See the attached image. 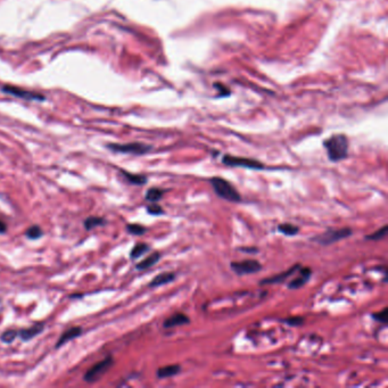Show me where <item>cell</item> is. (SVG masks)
Returning <instances> with one entry per match:
<instances>
[{
    "label": "cell",
    "instance_id": "484cf974",
    "mask_svg": "<svg viewBox=\"0 0 388 388\" xmlns=\"http://www.w3.org/2000/svg\"><path fill=\"white\" fill-rule=\"evenodd\" d=\"M374 319L379 321V322H382V323L386 324L387 321H388V309L385 308L382 312L375 313L374 314Z\"/></svg>",
    "mask_w": 388,
    "mask_h": 388
},
{
    "label": "cell",
    "instance_id": "52a82bcc",
    "mask_svg": "<svg viewBox=\"0 0 388 388\" xmlns=\"http://www.w3.org/2000/svg\"><path fill=\"white\" fill-rule=\"evenodd\" d=\"M230 266L232 271L239 275L256 273L262 267V265L256 259H244V261L239 262H232Z\"/></svg>",
    "mask_w": 388,
    "mask_h": 388
},
{
    "label": "cell",
    "instance_id": "7c38bea8",
    "mask_svg": "<svg viewBox=\"0 0 388 388\" xmlns=\"http://www.w3.org/2000/svg\"><path fill=\"white\" fill-rule=\"evenodd\" d=\"M190 322V319L187 317L185 316L184 313H177V314H173L172 317L168 318L164 321V328H174V327H178V325H184V324H187Z\"/></svg>",
    "mask_w": 388,
    "mask_h": 388
},
{
    "label": "cell",
    "instance_id": "44dd1931",
    "mask_svg": "<svg viewBox=\"0 0 388 388\" xmlns=\"http://www.w3.org/2000/svg\"><path fill=\"white\" fill-rule=\"evenodd\" d=\"M278 230L286 236H295L297 235V232L300 231V229L292 223H282L278 227Z\"/></svg>",
    "mask_w": 388,
    "mask_h": 388
},
{
    "label": "cell",
    "instance_id": "2e32d148",
    "mask_svg": "<svg viewBox=\"0 0 388 388\" xmlns=\"http://www.w3.org/2000/svg\"><path fill=\"white\" fill-rule=\"evenodd\" d=\"M3 90H5L7 94H10V95H14L16 97H21V98H29V99H39L40 97H39V95H36V94H32V92L30 91H25V90H22V89L19 88H15V87H3Z\"/></svg>",
    "mask_w": 388,
    "mask_h": 388
},
{
    "label": "cell",
    "instance_id": "f1b7e54d",
    "mask_svg": "<svg viewBox=\"0 0 388 388\" xmlns=\"http://www.w3.org/2000/svg\"><path fill=\"white\" fill-rule=\"evenodd\" d=\"M240 250H242L243 252H246V253H258L259 252L258 248H253V247L252 248H240Z\"/></svg>",
    "mask_w": 388,
    "mask_h": 388
},
{
    "label": "cell",
    "instance_id": "ac0fdd59",
    "mask_svg": "<svg viewBox=\"0 0 388 388\" xmlns=\"http://www.w3.org/2000/svg\"><path fill=\"white\" fill-rule=\"evenodd\" d=\"M149 245H147V244L145 243H140V244H137L132 250H131V253H130V258L132 259H139L140 256H142L145 253H147V252L149 251Z\"/></svg>",
    "mask_w": 388,
    "mask_h": 388
},
{
    "label": "cell",
    "instance_id": "5bb4252c",
    "mask_svg": "<svg viewBox=\"0 0 388 388\" xmlns=\"http://www.w3.org/2000/svg\"><path fill=\"white\" fill-rule=\"evenodd\" d=\"M160 259H161V254L158 253V252H155V253H152L149 256H147V258L145 259H142L141 262H139L138 264L135 265V267H137V270L139 271L147 270L156 264V263L160 261Z\"/></svg>",
    "mask_w": 388,
    "mask_h": 388
},
{
    "label": "cell",
    "instance_id": "9a60e30c",
    "mask_svg": "<svg viewBox=\"0 0 388 388\" xmlns=\"http://www.w3.org/2000/svg\"><path fill=\"white\" fill-rule=\"evenodd\" d=\"M180 372V366L178 364H171V366H166V367H162L157 370V377L160 379H165V378H170L173 377V376L178 375Z\"/></svg>",
    "mask_w": 388,
    "mask_h": 388
},
{
    "label": "cell",
    "instance_id": "f546056e",
    "mask_svg": "<svg viewBox=\"0 0 388 388\" xmlns=\"http://www.w3.org/2000/svg\"><path fill=\"white\" fill-rule=\"evenodd\" d=\"M7 231V227L6 224L2 222V221H0V235L1 234H5V232Z\"/></svg>",
    "mask_w": 388,
    "mask_h": 388
},
{
    "label": "cell",
    "instance_id": "ba28073f",
    "mask_svg": "<svg viewBox=\"0 0 388 388\" xmlns=\"http://www.w3.org/2000/svg\"><path fill=\"white\" fill-rule=\"evenodd\" d=\"M300 270V273L295 279H293L292 281L288 284V288L289 289H298L301 287H303L306 282L309 281L310 277H311V270L309 267H303V269H298Z\"/></svg>",
    "mask_w": 388,
    "mask_h": 388
},
{
    "label": "cell",
    "instance_id": "8992f818",
    "mask_svg": "<svg viewBox=\"0 0 388 388\" xmlns=\"http://www.w3.org/2000/svg\"><path fill=\"white\" fill-rule=\"evenodd\" d=\"M107 148L113 150L116 153H123V154H133V155H142L148 153L150 150V146L143 145V143L139 142H132V143H126V145H119V143H111L107 145Z\"/></svg>",
    "mask_w": 388,
    "mask_h": 388
},
{
    "label": "cell",
    "instance_id": "ffe728a7",
    "mask_svg": "<svg viewBox=\"0 0 388 388\" xmlns=\"http://www.w3.org/2000/svg\"><path fill=\"white\" fill-rule=\"evenodd\" d=\"M163 195H164V190L158 189V188H150L148 192L146 193V199L152 203H156L160 199H162Z\"/></svg>",
    "mask_w": 388,
    "mask_h": 388
},
{
    "label": "cell",
    "instance_id": "83f0119b",
    "mask_svg": "<svg viewBox=\"0 0 388 388\" xmlns=\"http://www.w3.org/2000/svg\"><path fill=\"white\" fill-rule=\"evenodd\" d=\"M285 322L288 325H293V327H295V325L303 324L304 319L301 317H293V318H288V319H286Z\"/></svg>",
    "mask_w": 388,
    "mask_h": 388
},
{
    "label": "cell",
    "instance_id": "7a4b0ae2",
    "mask_svg": "<svg viewBox=\"0 0 388 388\" xmlns=\"http://www.w3.org/2000/svg\"><path fill=\"white\" fill-rule=\"evenodd\" d=\"M209 182H211L213 189H214L215 194L218 196H220L221 198L226 199L228 201H240L242 200V196L238 193L234 186H232L230 182L227 181L226 179L220 177H214L209 179Z\"/></svg>",
    "mask_w": 388,
    "mask_h": 388
},
{
    "label": "cell",
    "instance_id": "8fae6325",
    "mask_svg": "<svg viewBox=\"0 0 388 388\" xmlns=\"http://www.w3.org/2000/svg\"><path fill=\"white\" fill-rule=\"evenodd\" d=\"M44 329H45L44 323H36V324H33L32 327L19 330L18 336L21 337L22 340H30V339L34 338L36 336H38L39 333L44 330Z\"/></svg>",
    "mask_w": 388,
    "mask_h": 388
},
{
    "label": "cell",
    "instance_id": "e0dca14e",
    "mask_svg": "<svg viewBox=\"0 0 388 388\" xmlns=\"http://www.w3.org/2000/svg\"><path fill=\"white\" fill-rule=\"evenodd\" d=\"M106 223V220L103 218H99V216H89L84 220L83 226L87 230H91V229H95L97 227L104 226Z\"/></svg>",
    "mask_w": 388,
    "mask_h": 388
},
{
    "label": "cell",
    "instance_id": "603a6c76",
    "mask_svg": "<svg viewBox=\"0 0 388 388\" xmlns=\"http://www.w3.org/2000/svg\"><path fill=\"white\" fill-rule=\"evenodd\" d=\"M146 230L147 229L145 227H142L141 224H138V223H130L127 226V231L134 236H141L145 234Z\"/></svg>",
    "mask_w": 388,
    "mask_h": 388
},
{
    "label": "cell",
    "instance_id": "4316f807",
    "mask_svg": "<svg viewBox=\"0 0 388 388\" xmlns=\"http://www.w3.org/2000/svg\"><path fill=\"white\" fill-rule=\"evenodd\" d=\"M147 212H148L149 214H152V215H161V214H163V213H164L163 208L157 204L149 205V206L147 207Z\"/></svg>",
    "mask_w": 388,
    "mask_h": 388
},
{
    "label": "cell",
    "instance_id": "d6986e66",
    "mask_svg": "<svg viewBox=\"0 0 388 388\" xmlns=\"http://www.w3.org/2000/svg\"><path fill=\"white\" fill-rule=\"evenodd\" d=\"M122 173H123V176L126 177V179L133 185L141 186V185H145L147 182L146 177L140 176V174H132V173L126 172V171H122Z\"/></svg>",
    "mask_w": 388,
    "mask_h": 388
},
{
    "label": "cell",
    "instance_id": "3957f363",
    "mask_svg": "<svg viewBox=\"0 0 388 388\" xmlns=\"http://www.w3.org/2000/svg\"><path fill=\"white\" fill-rule=\"evenodd\" d=\"M351 235L352 230L350 228L331 229V230H328L323 232V234L314 237L312 240L320 244V245H330V244L338 242V240L347 238V237H350Z\"/></svg>",
    "mask_w": 388,
    "mask_h": 388
},
{
    "label": "cell",
    "instance_id": "d4e9b609",
    "mask_svg": "<svg viewBox=\"0 0 388 388\" xmlns=\"http://www.w3.org/2000/svg\"><path fill=\"white\" fill-rule=\"evenodd\" d=\"M17 336H18V331H16V330H7V331H5V332L2 333L0 338H1V340L3 341V343L10 344V343H13V341L15 340V338H16Z\"/></svg>",
    "mask_w": 388,
    "mask_h": 388
},
{
    "label": "cell",
    "instance_id": "4fadbf2b",
    "mask_svg": "<svg viewBox=\"0 0 388 388\" xmlns=\"http://www.w3.org/2000/svg\"><path fill=\"white\" fill-rule=\"evenodd\" d=\"M174 279H176V274L173 272H163L161 274L156 275V277L149 282L148 286L150 288H156V287L170 284V282L174 281Z\"/></svg>",
    "mask_w": 388,
    "mask_h": 388
},
{
    "label": "cell",
    "instance_id": "cb8c5ba5",
    "mask_svg": "<svg viewBox=\"0 0 388 388\" xmlns=\"http://www.w3.org/2000/svg\"><path fill=\"white\" fill-rule=\"evenodd\" d=\"M387 230H388V226H384L380 229H378L377 231H375L374 234L367 236L366 238L369 239V240H376V242H377V240L383 239L384 237L387 235Z\"/></svg>",
    "mask_w": 388,
    "mask_h": 388
},
{
    "label": "cell",
    "instance_id": "30bf717a",
    "mask_svg": "<svg viewBox=\"0 0 388 388\" xmlns=\"http://www.w3.org/2000/svg\"><path fill=\"white\" fill-rule=\"evenodd\" d=\"M300 267H301L300 264L294 265L293 267H290L289 270L285 271V272L279 273V274H275V275H273V277H270V278H265L264 280H263V281L261 282V284H262V285H265V284H278V282L285 281L286 279H288V278L290 277V275H293L295 272H296V271H297L298 269H300Z\"/></svg>",
    "mask_w": 388,
    "mask_h": 388
},
{
    "label": "cell",
    "instance_id": "9c48e42d",
    "mask_svg": "<svg viewBox=\"0 0 388 388\" xmlns=\"http://www.w3.org/2000/svg\"><path fill=\"white\" fill-rule=\"evenodd\" d=\"M81 333H82V328L81 327L69 328L68 330L62 333V336L60 337V339H58L56 344V348H60L61 346H63L64 344H67L69 340L77 338V337L81 336Z\"/></svg>",
    "mask_w": 388,
    "mask_h": 388
},
{
    "label": "cell",
    "instance_id": "7402d4cb",
    "mask_svg": "<svg viewBox=\"0 0 388 388\" xmlns=\"http://www.w3.org/2000/svg\"><path fill=\"white\" fill-rule=\"evenodd\" d=\"M25 236L31 240H37L44 236V231H42V229L39 226H32L26 230Z\"/></svg>",
    "mask_w": 388,
    "mask_h": 388
},
{
    "label": "cell",
    "instance_id": "277c9868",
    "mask_svg": "<svg viewBox=\"0 0 388 388\" xmlns=\"http://www.w3.org/2000/svg\"><path fill=\"white\" fill-rule=\"evenodd\" d=\"M114 361L112 356H107L100 362L96 363L94 367H91L85 375L83 376V380L87 383H95L97 380H99L106 372L111 369V367L113 366Z\"/></svg>",
    "mask_w": 388,
    "mask_h": 388
},
{
    "label": "cell",
    "instance_id": "6da1fadb",
    "mask_svg": "<svg viewBox=\"0 0 388 388\" xmlns=\"http://www.w3.org/2000/svg\"><path fill=\"white\" fill-rule=\"evenodd\" d=\"M328 157L331 162H339L347 157L348 139L344 134H335L323 141Z\"/></svg>",
    "mask_w": 388,
    "mask_h": 388
},
{
    "label": "cell",
    "instance_id": "5b68a950",
    "mask_svg": "<svg viewBox=\"0 0 388 388\" xmlns=\"http://www.w3.org/2000/svg\"><path fill=\"white\" fill-rule=\"evenodd\" d=\"M223 164L228 166H235V168H246L252 170H262L264 169V165L261 162L256 160H251V158L246 157H237L231 156V155H226L222 158Z\"/></svg>",
    "mask_w": 388,
    "mask_h": 388
}]
</instances>
